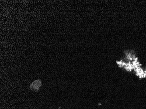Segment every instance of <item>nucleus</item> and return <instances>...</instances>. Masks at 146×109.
Here are the masks:
<instances>
[{
  "label": "nucleus",
  "mask_w": 146,
  "mask_h": 109,
  "mask_svg": "<svg viewBox=\"0 0 146 109\" xmlns=\"http://www.w3.org/2000/svg\"><path fill=\"white\" fill-rule=\"evenodd\" d=\"M41 82L39 80H36L34 81L32 84L30 85V89L33 91H37L39 90V88L41 86Z\"/></svg>",
  "instance_id": "nucleus-1"
}]
</instances>
